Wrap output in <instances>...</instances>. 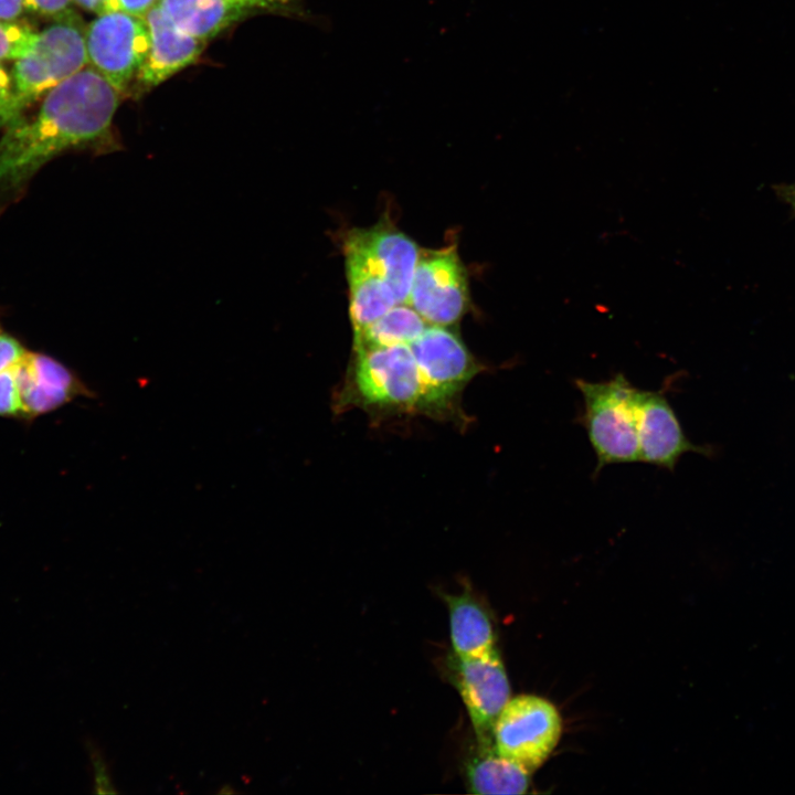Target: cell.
I'll use <instances>...</instances> for the list:
<instances>
[{"label": "cell", "instance_id": "6da1fadb", "mask_svg": "<svg viewBox=\"0 0 795 795\" xmlns=\"http://www.w3.org/2000/svg\"><path fill=\"white\" fill-rule=\"evenodd\" d=\"M121 95L87 65L49 93L29 117L4 128L0 138V187L12 188L72 149L107 153L121 148L113 120Z\"/></svg>", "mask_w": 795, "mask_h": 795}, {"label": "cell", "instance_id": "7a4b0ae2", "mask_svg": "<svg viewBox=\"0 0 795 795\" xmlns=\"http://www.w3.org/2000/svg\"><path fill=\"white\" fill-rule=\"evenodd\" d=\"M353 352L335 398L337 412L358 407L375 417L423 415L424 386L410 343Z\"/></svg>", "mask_w": 795, "mask_h": 795}, {"label": "cell", "instance_id": "3957f363", "mask_svg": "<svg viewBox=\"0 0 795 795\" xmlns=\"http://www.w3.org/2000/svg\"><path fill=\"white\" fill-rule=\"evenodd\" d=\"M410 347L424 386L423 415L466 424L459 400L467 384L485 367L446 326L427 325Z\"/></svg>", "mask_w": 795, "mask_h": 795}, {"label": "cell", "instance_id": "277c9868", "mask_svg": "<svg viewBox=\"0 0 795 795\" xmlns=\"http://www.w3.org/2000/svg\"><path fill=\"white\" fill-rule=\"evenodd\" d=\"M584 403L582 424L596 455V471L639 462L635 388L622 373L604 382L574 381Z\"/></svg>", "mask_w": 795, "mask_h": 795}, {"label": "cell", "instance_id": "5b68a950", "mask_svg": "<svg viewBox=\"0 0 795 795\" xmlns=\"http://www.w3.org/2000/svg\"><path fill=\"white\" fill-rule=\"evenodd\" d=\"M86 26L73 10L38 33L31 52L10 71L21 115L28 106L88 65Z\"/></svg>", "mask_w": 795, "mask_h": 795}, {"label": "cell", "instance_id": "8992f818", "mask_svg": "<svg viewBox=\"0 0 795 795\" xmlns=\"http://www.w3.org/2000/svg\"><path fill=\"white\" fill-rule=\"evenodd\" d=\"M562 732L561 716L536 695L510 698L494 727V744L505 757L533 773L551 755Z\"/></svg>", "mask_w": 795, "mask_h": 795}, {"label": "cell", "instance_id": "52a82bcc", "mask_svg": "<svg viewBox=\"0 0 795 795\" xmlns=\"http://www.w3.org/2000/svg\"><path fill=\"white\" fill-rule=\"evenodd\" d=\"M85 42L88 65L121 96L128 94L149 50L145 19L125 11L97 15L86 26Z\"/></svg>", "mask_w": 795, "mask_h": 795}, {"label": "cell", "instance_id": "ba28073f", "mask_svg": "<svg viewBox=\"0 0 795 795\" xmlns=\"http://www.w3.org/2000/svg\"><path fill=\"white\" fill-rule=\"evenodd\" d=\"M406 304L428 325L448 327L465 315L468 279L455 246L420 250Z\"/></svg>", "mask_w": 795, "mask_h": 795}, {"label": "cell", "instance_id": "9c48e42d", "mask_svg": "<svg viewBox=\"0 0 795 795\" xmlns=\"http://www.w3.org/2000/svg\"><path fill=\"white\" fill-rule=\"evenodd\" d=\"M447 665L478 745L494 744L495 723L511 698L509 679L497 648L469 657L452 653Z\"/></svg>", "mask_w": 795, "mask_h": 795}, {"label": "cell", "instance_id": "30bf717a", "mask_svg": "<svg viewBox=\"0 0 795 795\" xmlns=\"http://www.w3.org/2000/svg\"><path fill=\"white\" fill-rule=\"evenodd\" d=\"M636 414L639 462L672 470L686 453L708 454L686 436L662 392L637 389Z\"/></svg>", "mask_w": 795, "mask_h": 795}, {"label": "cell", "instance_id": "8fae6325", "mask_svg": "<svg viewBox=\"0 0 795 795\" xmlns=\"http://www.w3.org/2000/svg\"><path fill=\"white\" fill-rule=\"evenodd\" d=\"M18 379L24 420L53 412L76 398H95L96 393L61 361L41 353L30 352L18 365Z\"/></svg>", "mask_w": 795, "mask_h": 795}, {"label": "cell", "instance_id": "7c38bea8", "mask_svg": "<svg viewBox=\"0 0 795 795\" xmlns=\"http://www.w3.org/2000/svg\"><path fill=\"white\" fill-rule=\"evenodd\" d=\"M149 32V50L130 92L140 94L163 83L193 64L206 42L180 30L157 3L144 17Z\"/></svg>", "mask_w": 795, "mask_h": 795}, {"label": "cell", "instance_id": "4fadbf2b", "mask_svg": "<svg viewBox=\"0 0 795 795\" xmlns=\"http://www.w3.org/2000/svg\"><path fill=\"white\" fill-rule=\"evenodd\" d=\"M349 234L391 286L398 304H406L420 255L416 243L388 222Z\"/></svg>", "mask_w": 795, "mask_h": 795}, {"label": "cell", "instance_id": "5bb4252c", "mask_svg": "<svg viewBox=\"0 0 795 795\" xmlns=\"http://www.w3.org/2000/svg\"><path fill=\"white\" fill-rule=\"evenodd\" d=\"M349 314L353 333L398 304L395 295L364 250L349 234L344 241Z\"/></svg>", "mask_w": 795, "mask_h": 795}, {"label": "cell", "instance_id": "9a60e30c", "mask_svg": "<svg viewBox=\"0 0 795 795\" xmlns=\"http://www.w3.org/2000/svg\"><path fill=\"white\" fill-rule=\"evenodd\" d=\"M158 3L180 30L204 42L242 19L265 12L252 0H159Z\"/></svg>", "mask_w": 795, "mask_h": 795}, {"label": "cell", "instance_id": "2e32d148", "mask_svg": "<svg viewBox=\"0 0 795 795\" xmlns=\"http://www.w3.org/2000/svg\"><path fill=\"white\" fill-rule=\"evenodd\" d=\"M449 618L452 653L460 657L478 656L496 648L491 619L474 594H443Z\"/></svg>", "mask_w": 795, "mask_h": 795}, {"label": "cell", "instance_id": "e0dca14e", "mask_svg": "<svg viewBox=\"0 0 795 795\" xmlns=\"http://www.w3.org/2000/svg\"><path fill=\"white\" fill-rule=\"evenodd\" d=\"M531 772L502 756L491 745H478L465 766L468 792L473 794H524Z\"/></svg>", "mask_w": 795, "mask_h": 795}, {"label": "cell", "instance_id": "ac0fdd59", "mask_svg": "<svg viewBox=\"0 0 795 795\" xmlns=\"http://www.w3.org/2000/svg\"><path fill=\"white\" fill-rule=\"evenodd\" d=\"M428 324L407 304H396L353 333V350L411 343Z\"/></svg>", "mask_w": 795, "mask_h": 795}, {"label": "cell", "instance_id": "d6986e66", "mask_svg": "<svg viewBox=\"0 0 795 795\" xmlns=\"http://www.w3.org/2000/svg\"><path fill=\"white\" fill-rule=\"evenodd\" d=\"M38 33L26 24L0 20V62L18 60L31 52Z\"/></svg>", "mask_w": 795, "mask_h": 795}, {"label": "cell", "instance_id": "ffe728a7", "mask_svg": "<svg viewBox=\"0 0 795 795\" xmlns=\"http://www.w3.org/2000/svg\"><path fill=\"white\" fill-rule=\"evenodd\" d=\"M19 364L0 373V417L24 420L18 379Z\"/></svg>", "mask_w": 795, "mask_h": 795}, {"label": "cell", "instance_id": "44dd1931", "mask_svg": "<svg viewBox=\"0 0 795 795\" xmlns=\"http://www.w3.org/2000/svg\"><path fill=\"white\" fill-rule=\"evenodd\" d=\"M22 116L17 106L11 74L0 64V128L4 129Z\"/></svg>", "mask_w": 795, "mask_h": 795}, {"label": "cell", "instance_id": "7402d4cb", "mask_svg": "<svg viewBox=\"0 0 795 795\" xmlns=\"http://www.w3.org/2000/svg\"><path fill=\"white\" fill-rule=\"evenodd\" d=\"M86 748L94 775V792L96 794H116L117 791L102 750L93 741H87Z\"/></svg>", "mask_w": 795, "mask_h": 795}, {"label": "cell", "instance_id": "603a6c76", "mask_svg": "<svg viewBox=\"0 0 795 795\" xmlns=\"http://www.w3.org/2000/svg\"><path fill=\"white\" fill-rule=\"evenodd\" d=\"M28 353L17 337L0 327V373L21 363Z\"/></svg>", "mask_w": 795, "mask_h": 795}, {"label": "cell", "instance_id": "cb8c5ba5", "mask_svg": "<svg viewBox=\"0 0 795 795\" xmlns=\"http://www.w3.org/2000/svg\"><path fill=\"white\" fill-rule=\"evenodd\" d=\"M72 2L73 0H24V10L55 19L70 11Z\"/></svg>", "mask_w": 795, "mask_h": 795}, {"label": "cell", "instance_id": "d4e9b609", "mask_svg": "<svg viewBox=\"0 0 795 795\" xmlns=\"http://www.w3.org/2000/svg\"><path fill=\"white\" fill-rule=\"evenodd\" d=\"M73 2L96 15L121 11L118 0H73Z\"/></svg>", "mask_w": 795, "mask_h": 795}, {"label": "cell", "instance_id": "484cf974", "mask_svg": "<svg viewBox=\"0 0 795 795\" xmlns=\"http://www.w3.org/2000/svg\"><path fill=\"white\" fill-rule=\"evenodd\" d=\"M120 10L129 14L144 18L159 0H118Z\"/></svg>", "mask_w": 795, "mask_h": 795}, {"label": "cell", "instance_id": "4316f807", "mask_svg": "<svg viewBox=\"0 0 795 795\" xmlns=\"http://www.w3.org/2000/svg\"><path fill=\"white\" fill-rule=\"evenodd\" d=\"M24 11V0H0V20L14 21Z\"/></svg>", "mask_w": 795, "mask_h": 795}, {"label": "cell", "instance_id": "83f0119b", "mask_svg": "<svg viewBox=\"0 0 795 795\" xmlns=\"http://www.w3.org/2000/svg\"><path fill=\"white\" fill-rule=\"evenodd\" d=\"M257 3L265 12L267 11H284L289 9L290 0H252Z\"/></svg>", "mask_w": 795, "mask_h": 795}, {"label": "cell", "instance_id": "f1b7e54d", "mask_svg": "<svg viewBox=\"0 0 795 795\" xmlns=\"http://www.w3.org/2000/svg\"><path fill=\"white\" fill-rule=\"evenodd\" d=\"M235 793H236V791L233 788V786H231L229 784L221 786L220 789L218 791V794H221V795H232Z\"/></svg>", "mask_w": 795, "mask_h": 795}, {"label": "cell", "instance_id": "f546056e", "mask_svg": "<svg viewBox=\"0 0 795 795\" xmlns=\"http://www.w3.org/2000/svg\"><path fill=\"white\" fill-rule=\"evenodd\" d=\"M785 194H786V198L788 199V201L795 208V184L785 189Z\"/></svg>", "mask_w": 795, "mask_h": 795}]
</instances>
